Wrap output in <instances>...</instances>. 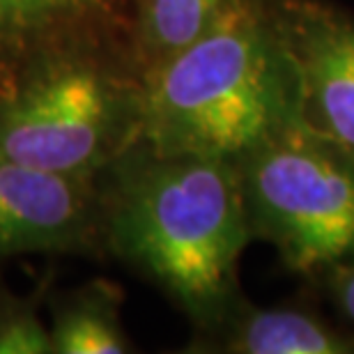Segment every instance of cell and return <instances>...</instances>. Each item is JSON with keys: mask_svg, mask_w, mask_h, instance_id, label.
<instances>
[{"mask_svg": "<svg viewBox=\"0 0 354 354\" xmlns=\"http://www.w3.org/2000/svg\"><path fill=\"white\" fill-rule=\"evenodd\" d=\"M99 221L104 253L171 297L198 334L239 299L253 232L235 159L131 145L99 175Z\"/></svg>", "mask_w": 354, "mask_h": 354, "instance_id": "obj_1", "label": "cell"}, {"mask_svg": "<svg viewBox=\"0 0 354 354\" xmlns=\"http://www.w3.org/2000/svg\"><path fill=\"white\" fill-rule=\"evenodd\" d=\"M297 118L274 3L237 0L143 76L140 138L154 152L237 159Z\"/></svg>", "mask_w": 354, "mask_h": 354, "instance_id": "obj_2", "label": "cell"}, {"mask_svg": "<svg viewBox=\"0 0 354 354\" xmlns=\"http://www.w3.org/2000/svg\"><path fill=\"white\" fill-rule=\"evenodd\" d=\"M143 81L124 41H74L0 76V157L99 177L140 138Z\"/></svg>", "mask_w": 354, "mask_h": 354, "instance_id": "obj_3", "label": "cell"}, {"mask_svg": "<svg viewBox=\"0 0 354 354\" xmlns=\"http://www.w3.org/2000/svg\"><path fill=\"white\" fill-rule=\"evenodd\" d=\"M253 237L297 274H329L354 263V161L290 120L237 157Z\"/></svg>", "mask_w": 354, "mask_h": 354, "instance_id": "obj_4", "label": "cell"}, {"mask_svg": "<svg viewBox=\"0 0 354 354\" xmlns=\"http://www.w3.org/2000/svg\"><path fill=\"white\" fill-rule=\"evenodd\" d=\"M297 118L354 161V17L317 0H274Z\"/></svg>", "mask_w": 354, "mask_h": 354, "instance_id": "obj_5", "label": "cell"}, {"mask_svg": "<svg viewBox=\"0 0 354 354\" xmlns=\"http://www.w3.org/2000/svg\"><path fill=\"white\" fill-rule=\"evenodd\" d=\"M104 256L99 177L0 157V263L17 256Z\"/></svg>", "mask_w": 354, "mask_h": 354, "instance_id": "obj_6", "label": "cell"}, {"mask_svg": "<svg viewBox=\"0 0 354 354\" xmlns=\"http://www.w3.org/2000/svg\"><path fill=\"white\" fill-rule=\"evenodd\" d=\"M127 0H0V76L74 41H124Z\"/></svg>", "mask_w": 354, "mask_h": 354, "instance_id": "obj_7", "label": "cell"}, {"mask_svg": "<svg viewBox=\"0 0 354 354\" xmlns=\"http://www.w3.org/2000/svg\"><path fill=\"white\" fill-rule=\"evenodd\" d=\"M198 352L230 354H350L354 334L334 329L301 308H258L242 297L214 327L198 334Z\"/></svg>", "mask_w": 354, "mask_h": 354, "instance_id": "obj_8", "label": "cell"}, {"mask_svg": "<svg viewBox=\"0 0 354 354\" xmlns=\"http://www.w3.org/2000/svg\"><path fill=\"white\" fill-rule=\"evenodd\" d=\"M124 292L109 279L46 295L51 354H124L133 352L122 324Z\"/></svg>", "mask_w": 354, "mask_h": 354, "instance_id": "obj_9", "label": "cell"}, {"mask_svg": "<svg viewBox=\"0 0 354 354\" xmlns=\"http://www.w3.org/2000/svg\"><path fill=\"white\" fill-rule=\"evenodd\" d=\"M237 0H131L127 53L143 76L196 41Z\"/></svg>", "mask_w": 354, "mask_h": 354, "instance_id": "obj_10", "label": "cell"}, {"mask_svg": "<svg viewBox=\"0 0 354 354\" xmlns=\"http://www.w3.org/2000/svg\"><path fill=\"white\" fill-rule=\"evenodd\" d=\"M53 269L28 295H19L0 276V354H51L48 324L41 320Z\"/></svg>", "mask_w": 354, "mask_h": 354, "instance_id": "obj_11", "label": "cell"}, {"mask_svg": "<svg viewBox=\"0 0 354 354\" xmlns=\"http://www.w3.org/2000/svg\"><path fill=\"white\" fill-rule=\"evenodd\" d=\"M329 286L341 313L348 317L350 324H354V263L331 269Z\"/></svg>", "mask_w": 354, "mask_h": 354, "instance_id": "obj_12", "label": "cell"}]
</instances>
